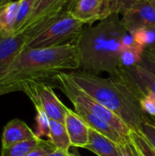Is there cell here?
Returning a JSON list of instances; mask_svg holds the SVG:
<instances>
[{
	"label": "cell",
	"instance_id": "cell-1",
	"mask_svg": "<svg viewBox=\"0 0 155 156\" xmlns=\"http://www.w3.org/2000/svg\"><path fill=\"white\" fill-rule=\"evenodd\" d=\"M79 65L76 43L25 48L6 75L0 80V96L22 91L24 84L28 81L39 80L49 84L59 73L78 70Z\"/></svg>",
	"mask_w": 155,
	"mask_h": 156
},
{
	"label": "cell",
	"instance_id": "cell-2",
	"mask_svg": "<svg viewBox=\"0 0 155 156\" xmlns=\"http://www.w3.org/2000/svg\"><path fill=\"white\" fill-rule=\"evenodd\" d=\"M125 31L117 14L84 30L76 42L79 64L78 70L115 76L122 68V39Z\"/></svg>",
	"mask_w": 155,
	"mask_h": 156
},
{
	"label": "cell",
	"instance_id": "cell-3",
	"mask_svg": "<svg viewBox=\"0 0 155 156\" xmlns=\"http://www.w3.org/2000/svg\"><path fill=\"white\" fill-rule=\"evenodd\" d=\"M67 75L77 87L120 117L131 130H139L148 117L136 95L119 76L104 78L80 70L67 72Z\"/></svg>",
	"mask_w": 155,
	"mask_h": 156
},
{
	"label": "cell",
	"instance_id": "cell-4",
	"mask_svg": "<svg viewBox=\"0 0 155 156\" xmlns=\"http://www.w3.org/2000/svg\"><path fill=\"white\" fill-rule=\"evenodd\" d=\"M49 85H54L58 88L66 97L71 101L73 105H79L90 111L99 118L107 122L111 126H112L121 135L125 138H129L131 129L111 110L100 104L95 99H93L89 94L85 93L82 90L77 87L68 77L67 72H62L58 74L50 81Z\"/></svg>",
	"mask_w": 155,
	"mask_h": 156
},
{
	"label": "cell",
	"instance_id": "cell-5",
	"mask_svg": "<svg viewBox=\"0 0 155 156\" xmlns=\"http://www.w3.org/2000/svg\"><path fill=\"white\" fill-rule=\"evenodd\" d=\"M84 26L69 12H65L32 37L26 48H51L76 43L84 31Z\"/></svg>",
	"mask_w": 155,
	"mask_h": 156
},
{
	"label": "cell",
	"instance_id": "cell-6",
	"mask_svg": "<svg viewBox=\"0 0 155 156\" xmlns=\"http://www.w3.org/2000/svg\"><path fill=\"white\" fill-rule=\"evenodd\" d=\"M22 91L28 96L35 108L40 107L50 120L64 122L68 107L58 98L51 85L39 80L28 81L24 84Z\"/></svg>",
	"mask_w": 155,
	"mask_h": 156
},
{
	"label": "cell",
	"instance_id": "cell-7",
	"mask_svg": "<svg viewBox=\"0 0 155 156\" xmlns=\"http://www.w3.org/2000/svg\"><path fill=\"white\" fill-rule=\"evenodd\" d=\"M68 5L69 0H35L30 16L20 32H25L29 41L48 24L67 12Z\"/></svg>",
	"mask_w": 155,
	"mask_h": 156
},
{
	"label": "cell",
	"instance_id": "cell-8",
	"mask_svg": "<svg viewBox=\"0 0 155 156\" xmlns=\"http://www.w3.org/2000/svg\"><path fill=\"white\" fill-rule=\"evenodd\" d=\"M116 75L129 86L138 100L145 94L155 97V76L141 65L121 68Z\"/></svg>",
	"mask_w": 155,
	"mask_h": 156
},
{
	"label": "cell",
	"instance_id": "cell-9",
	"mask_svg": "<svg viewBox=\"0 0 155 156\" xmlns=\"http://www.w3.org/2000/svg\"><path fill=\"white\" fill-rule=\"evenodd\" d=\"M28 37L25 32L0 35V80L9 71L19 54L26 48Z\"/></svg>",
	"mask_w": 155,
	"mask_h": 156
},
{
	"label": "cell",
	"instance_id": "cell-10",
	"mask_svg": "<svg viewBox=\"0 0 155 156\" xmlns=\"http://www.w3.org/2000/svg\"><path fill=\"white\" fill-rule=\"evenodd\" d=\"M121 20L128 31L140 27H155V2L153 0H140L126 10Z\"/></svg>",
	"mask_w": 155,
	"mask_h": 156
},
{
	"label": "cell",
	"instance_id": "cell-11",
	"mask_svg": "<svg viewBox=\"0 0 155 156\" xmlns=\"http://www.w3.org/2000/svg\"><path fill=\"white\" fill-rule=\"evenodd\" d=\"M69 13L84 25H91L111 16L110 0H78Z\"/></svg>",
	"mask_w": 155,
	"mask_h": 156
},
{
	"label": "cell",
	"instance_id": "cell-12",
	"mask_svg": "<svg viewBox=\"0 0 155 156\" xmlns=\"http://www.w3.org/2000/svg\"><path fill=\"white\" fill-rule=\"evenodd\" d=\"M64 124L68 131L71 146L86 149L90 140V127L81 117L76 112L68 108Z\"/></svg>",
	"mask_w": 155,
	"mask_h": 156
},
{
	"label": "cell",
	"instance_id": "cell-13",
	"mask_svg": "<svg viewBox=\"0 0 155 156\" xmlns=\"http://www.w3.org/2000/svg\"><path fill=\"white\" fill-rule=\"evenodd\" d=\"M36 133L21 120L10 121L4 128L2 134V149L8 148L20 142L31 139Z\"/></svg>",
	"mask_w": 155,
	"mask_h": 156
},
{
	"label": "cell",
	"instance_id": "cell-14",
	"mask_svg": "<svg viewBox=\"0 0 155 156\" xmlns=\"http://www.w3.org/2000/svg\"><path fill=\"white\" fill-rule=\"evenodd\" d=\"M86 149L98 156H120L118 144L91 128H90V140Z\"/></svg>",
	"mask_w": 155,
	"mask_h": 156
},
{
	"label": "cell",
	"instance_id": "cell-15",
	"mask_svg": "<svg viewBox=\"0 0 155 156\" xmlns=\"http://www.w3.org/2000/svg\"><path fill=\"white\" fill-rule=\"evenodd\" d=\"M20 1H10L0 8V34L2 36L15 34L16 16Z\"/></svg>",
	"mask_w": 155,
	"mask_h": 156
},
{
	"label": "cell",
	"instance_id": "cell-16",
	"mask_svg": "<svg viewBox=\"0 0 155 156\" xmlns=\"http://www.w3.org/2000/svg\"><path fill=\"white\" fill-rule=\"evenodd\" d=\"M48 140L58 150L69 152V149L71 146L70 139L64 122H60L58 121L50 120Z\"/></svg>",
	"mask_w": 155,
	"mask_h": 156
},
{
	"label": "cell",
	"instance_id": "cell-17",
	"mask_svg": "<svg viewBox=\"0 0 155 156\" xmlns=\"http://www.w3.org/2000/svg\"><path fill=\"white\" fill-rule=\"evenodd\" d=\"M40 140L41 138L36 135L31 139L16 144L8 148L2 149L1 156H26L39 144Z\"/></svg>",
	"mask_w": 155,
	"mask_h": 156
},
{
	"label": "cell",
	"instance_id": "cell-18",
	"mask_svg": "<svg viewBox=\"0 0 155 156\" xmlns=\"http://www.w3.org/2000/svg\"><path fill=\"white\" fill-rule=\"evenodd\" d=\"M144 48L140 46H134L131 48H123L121 52V66L122 68H129L135 65H139Z\"/></svg>",
	"mask_w": 155,
	"mask_h": 156
},
{
	"label": "cell",
	"instance_id": "cell-19",
	"mask_svg": "<svg viewBox=\"0 0 155 156\" xmlns=\"http://www.w3.org/2000/svg\"><path fill=\"white\" fill-rule=\"evenodd\" d=\"M131 33L135 42L144 49L155 43V27H140Z\"/></svg>",
	"mask_w": 155,
	"mask_h": 156
},
{
	"label": "cell",
	"instance_id": "cell-20",
	"mask_svg": "<svg viewBox=\"0 0 155 156\" xmlns=\"http://www.w3.org/2000/svg\"><path fill=\"white\" fill-rule=\"evenodd\" d=\"M129 137L145 156H155V149L139 130H131Z\"/></svg>",
	"mask_w": 155,
	"mask_h": 156
},
{
	"label": "cell",
	"instance_id": "cell-21",
	"mask_svg": "<svg viewBox=\"0 0 155 156\" xmlns=\"http://www.w3.org/2000/svg\"><path fill=\"white\" fill-rule=\"evenodd\" d=\"M19 8L16 16V27H15V34H17L21 31L23 27L25 26L26 22L30 16V14L33 9V5L35 0H19Z\"/></svg>",
	"mask_w": 155,
	"mask_h": 156
},
{
	"label": "cell",
	"instance_id": "cell-22",
	"mask_svg": "<svg viewBox=\"0 0 155 156\" xmlns=\"http://www.w3.org/2000/svg\"><path fill=\"white\" fill-rule=\"evenodd\" d=\"M36 111H37L36 120H37V127L36 135L41 139L43 136L48 138L49 130H50V119L40 107H37Z\"/></svg>",
	"mask_w": 155,
	"mask_h": 156
},
{
	"label": "cell",
	"instance_id": "cell-23",
	"mask_svg": "<svg viewBox=\"0 0 155 156\" xmlns=\"http://www.w3.org/2000/svg\"><path fill=\"white\" fill-rule=\"evenodd\" d=\"M139 131L155 149V118L148 116L141 124Z\"/></svg>",
	"mask_w": 155,
	"mask_h": 156
},
{
	"label": "cell",
	"instance_id": "cell-24",
	"mask_svg": "<svg viewBox=\"0 0 155 156\" xmlns=\"http://www.w3.org/2000/svg\"><path fill=\"white\" fill-rule=\"evenodd\" d=\"M57 148L53 145V144L48 140H43L41 139L39 144L32 149L26 156H48L53 153Z\"/></svg>",
	"mask_w": 155,
	"mask_h": 156
},
{
	"label": "cell",
	"instance_id": "cell-25",
	"mask_svg": "<svg viewBox=\"0 0 155 156\" xmlns=\"http://www.w3.org/2000/svg\"><path fill=\"white\" fill-rule=\"evenodd\" d=\"M138 1L140 0H110L111 15H122Z\"/></svg>",
	"mask_w": 155,
	"mask_h": 156
},
{
	"label": "cell",
	"instance_id": "cell-26",
	"mask_svg": "<svg viewBox=\"0 0 155 156\" xmlns=\"http://www.w3.org/2000/svg\"><path fill=\"white\" fill-rule=\"evenodd\" d=\"M143 112L149 117L155 118V97L152 94L143 95L139 99Z\"/></svg>",
	"mask_w": 155,
	"mask_h": 156
},
{
	"label": "cell",
	"instance_id": "cell-27",
	"mask_svg": "<svg viewBox=\"0 0 155 156\" xmlns=\"http://www.w3.org/2000/svg\"><path fill=\"white\" fill-rule=\"evenodd\" d=\"M142 67H143L144 69H146L148 71H150L153 76H155V57L143 51V58L142 60L140 62V64Z\"/></svg>",
	"mask_w": 155,
	"mask_h": 156
},
{
	"label": "cell",
	"instance_id": "cell-28",
	"mask_svg": "<svg viewBox=\"0 0 155 156\" xmlns=\"http://www.w3.org/2000/svg\"><path fill=\"white\" fill-rule=\"evenodd\" d=\"M120 149V156H134L132 149V143L129 139L122 144H119Z\"/></svg>",
	"mask_w": 155,
	"mask_h": 156
},
{
	"label": "cell",
	"instance_id": "cell-29",
	"mask_svg": "<svg viewBox=\"0 0 155 156\" xmlns=\"http://www.w3.org/2000/svg\"><path fill=\"white\" fill-rule=\"evenodd\" d=\"M48 156H77L73 154H70L69 152H66V151H62V150H58L56 149L53 153H51Z\"/></svg>",
	"mask_w": 155,
	"mask_h": 156
},
{
	"label": "cell",
	"instance_id": "cell-30",
	"mask_svg": "<svg viewBox=\"0 0 155 156\" xmlns=\"http://www.w3.org/2000/svg\"><path fill=\"white\" fill-rule=\"evenodd\" d=\"M131 140V139H130ZM131 143H132V153H133V155L134 156H145L136 146H135V144L131 141Z\"/></svg>",
	"mask_w": 155,
	"mask_h": 156
},
{
	"label": "cell",
	"instance_id": "cell-31",
	"mask_svg": "<svg viewBox=\"0 0 155 156\" xmlns=\"http://www.w3.org/2000/svg\"><path fill=\"white\" fill-rule=\"evenodd\" d=\"M144 51L155 57V43L153 44V45H152V46H150V47L146 48L144 49Z\"/></svg>",
	"mask_w": 155,
	"mask_h": 156
},
{
	"label": "cell",
	"instance_id": "cell-32",
	"mask_svg": "<svg viewBox=\"0 0 155 156\" xmlns=\"http://www.w3.org/2000/svg\"><path fill=\"white\" fill-rule=\"evenodd\" d=\"M78 2V0H69V5L67 7V12H70V10L73 8V6L75 5V4Z\"/></svg>",
	"mask_w": 155,
	"mask_h": 156
},
{
	"label": "cell",
	"instance_id": "cell-33",
	"mask_svg": "<svg viewBox=\"0 0 155 156\" xmlns=\"http://www.w3.org/2000/svg\"><path fill=\"white\" fill-rule=\"evenodd\" d=\"M10 1L12 0H0V8H2L3 6H5L6 4H8Z\"/></svg>",
	"mask_w": 155,
	"mask_h": 156
},
{
	"label": "cell",
	"instance_id": "cell-34",
	"mask_svg": "<svg viewBox=\"0 0 155 156\" xmlns=\"http://www.w3.org/2000/svg\"><path fill=\"white\" fill-rule=\"evenodd\" d=\"M153 1H154V2H155V0H153Z\"/></svg>",
	"mask_w": 155,
	"mask_h": 156
},
{
	"label": "cell",
	"instance_id": "cell-35",
	"mask_svg": "<svg viewBox=\"0 0 155 156\" xmlns=\"http://www.w3.org/2000/svg\"><path fill=\"white\" fill-rule=\"evenodd\" d=\"M0 35H1V34H0Z\"/></svg>",
	"mask_w": 155,
	"mask_h": 156
}]
</instances>
